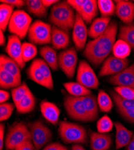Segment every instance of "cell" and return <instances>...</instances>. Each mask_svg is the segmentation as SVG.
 I'll list each match as a JSON object with an SVG mask.
<instances>
[{"mask_svg":"<svg viewBox=\"0 0 134 150\" xmlns=\"http://www.w3.org/2000/svg\"><path fill=\"white\" fill-rule=\"evenodd\" d=\"M15 106L17 111L20 114H28L34 110L35 98L30 90Z\"/></svg>","mask_w":134,"mask_h":150,"instance_id":"27","label":"cell"},{"mask_svg":"<svg viewBox=\"0 0 134 150\" xmlns=\"http://www.w3.org/2000/svg\"><path fill=\"white\" fill-rule=\"evenodd\" d=\"M126 150H134V133L130 142H129V145L127 146Z\"/></svg>","mask_w":134,"mask_h":150,"instance_id":"51","label":"cell"},{"mask_svg":"<svg viewBox=\"0 0 134 150\" xmlns=\"http://www.w3.org/2000/svg\"><path fill=\"white\" fill-rule=\"evenodd\" d=\"M97 6L102 17L110 18L116 13V5L111 0H99Z\"/></svg>","mask_w":134,"mask_h":150,"instance_id":"34","label":"cell"},{"mask_svg":"<svg viewBox=\"0 0 134 150\" xmlns=\"http://www.w3.org/2000/svg\"><path fill=\"white\" fill-rule=\"evenodd\" d=\"M66 91L72 96L82 97L90 95L91 91L78 82H66L63 83Z\"/></svg>","mask_w":134,"mask_h":150,"instance_id":"30","label":"cell"},{"mask_svg":"<svg viewBox=\"0 0 134 150\" xmlns=\"http://www.w3.org/2000/svg\"><path fill=\"white\" fill-rule=\"evenodd\" d=\"M6 37L4 34V32L1 30L0 31V45L1 46H4L6 44Z\"/></svg>","mask_w":134,"mask_h":150,"instance_id":"50","label":"cell"},{"mask_svg":"<svg viewBox=\"0 0 134 150\" xmlns=\"http://www.w3.org/2000/svg\"><path fill=\"white\" fill-rule=\"evenodd\" d=\"M40 107L43 117L48 121L56 126L60 115V110L58 106L52 102L44 100L40 103Z\"/></svg>","mask_w":134,"mask_h":150,"instance_id":"18","label":"cell"},{"mask_svg":"<svg viewBox=\"0 0 134 150\" xmlns=\"http://www.w3.org/2000/svg\"><path fill=\"white\" fill-rule=\"evenodd\" d=\"M115 2L116 13L119 19L125 24L132 23L134 19V3L123 0H118Z\"/></svg>","mask_w":134,"mask_h":150,"instance_id":"15","label":"cell"},{"mask_svg":"<svg viewBox=\"0 0 134 150\" xmlns=\"http://www.w3.org/2000/svg\"><path fill=\"white\" fill-rule=\"evenodd\" d=\"M108 82L116 86H125L134 89V63L120 73L108 79Z\"/></svg>","mask_w":134,"mask_h":150,"instance_id":"14","label":"cell"},{"mask_svg":"<svg viewBox=\"0 0 134 150\" xmlns=\"http://www.w3.org/2000/svg\"><path fill=\"white\" fill-rule=\"evenodd\" d=\"M131 47L125 41L118 39L113 48V55L120 59H126L131 52Z\"/></svg>","mask_w":134,"mask_h":150,"instance_id":"32","label":"cell"},{"mask_svg":"<svg viewBox=\"0 0 134 150\" xmlns=\"http://www.w3.org/2000/svg\"><path fill=\"white\" fill-rule=\"evenodd\" d=\"M51 43L52 47L57 50L65 49L70 43L69 32L53 26L52 28Z\"/></svg>","mask_w":134,"mask_h":150,"instance_id":"19","label":"cell"},{"mask_svg":"<svg viewBox=\"0 0 134 150\" xmlns=\"http://www.w3.org/2000/svg\"><path fill=\"white\" fill-rule=\"evenodd\" d=\"M40 54L52 70H58V55L55 49L49 46H43L40 49Z\"/></svg>","mask_w":134,"mask_h":150,"instance_id":"25","label":"cell"},{"mask_svg":"<svg viewBox=\"0 0 134 150\" xmlns=\"http://www.w3.org/2000/svg\"><path fill=\"white\" fill-rule=\"evenodd\" d=\"M88 35V30L85 22L81 16L77 13L75 22L73 28L72 40L78 51L84 50Z\"/></svg>","mask_w":134,"mask_h":150,"instance_id":"12","label":"cell"},{"mask_svg":"<svg viewBox=\"0 0 134 150\" xmlns=\"http://www.w3.org/2000/svg\"><path fill=\"white\" fill-rule=\"evenodd\" d=\"M34 61H35L36 63H37V64L40 69L41 71H42L43 76H45L48 83L49 87H50V90H52L54 89V82L50 67L49 66V65L42 59L37 58L34 59Z\"/></svg>","mask_w":134,"mask_h":150,"instance_id":"36","label":"cell"},{"mask_svg":"<svg viewBox=\"0 0 134 150\" xmlns=\"http://www.w3.org/2000/svg\"><path fill=\"white\" fill-rule=\"evenodd\" d=\"M86 1V0H67V1L68 4L76 10L77 13L79 11Z\"/></svg>","mask_w":134,"mask_h":150,"instance_id":"43","label":"cell"},{"mask_svg":"<svg viewBox=\"0 0 134 150\" xmlns=\"http://www.w3.org/2000/svg\"><path fill=\"white\" fill-rule=\"evenodd\" d=\"M111 97L117 109H130L134 108V100L121 97L116 91H111Z\"/></svg>","mask_w":134,"mask_h":150,"instance_id":"35","label":"cell"},{"mask_svg":"<svg viewBox=\"0 0 134 150\" xmlns=\"http://www.w3.org/2000/svg\"><path fill=\"white\" fill-rule=\"evenodd\" d=\"M28 127L35 150H40L51 141L52 138V132L41 121L36 120L30 122Z\"/></svg>","mask_w":134,"mask_h":150,"instance_id":"7","label":"cell"},{"mask_svg":"<svg viewBox=\"0 0 134 150\" xmlns=\"http://www.w3.org/2000/svg\"><path fill=\"white\" fill-rule=\"evenodd\" d=\"M116 91L119 96L128 100H134V89L125 86H116Z\"/></svg>","mask_w":134,"mask_h":150,"instance_id":"41","label":"cell"},{"mask_svg":"<svg viewBox=\"0 0 134 150\" xmlns=\"http://www.w3.org/2000/svg\"><path fill=\"white\" fill-rule=\"evenodd\" d=\"M0 69H2L21 80V67L17 62L10 57L1 54L0 56Z\"/></svg>","mask_w":134,"mask_h":150,"instance_id":"26","label":"cell"},{"mask_svg":"<svg viewBox=\"0 0 134 150\" xmlns=\"http://www.w3.org/2000/svg\"><path fill=\"white\" fill-rule=\"evenodd\" d=\"M22 84L21 79L10 73L0 69V86L3 89L15 88Z\"/></svg>","mask_w":134,"mask_h":150,"instance_id":"24","label":"cell"},{"mask_svg":"<svg viewBox=\"0 0 134 150\" xmlns=\"http://www.w3.org/2000/svg\"><path fill=\"white\" fill-rule=\"evenodd\" d=\"M75 19L74 9L67 1H59L52 6L49 16V20L54 26L67 32L74 28Z\"/></svg>","mask_w":134,"mask_h":150,"instance_id":"2","label":"cell"},{"mask_svg":"<svg viewBox=\"0 0 134 150\" xmlns=\"http://www.w3.org/2000/svg\"><path fill=\"white\" fill-rule=\"evenodd\" d=\"M70 150H86V149L79 144H74L72 145Z\"/></svg>","mask_w":134,"mask_h":150,"instance_id":"52","label":"cell"},{"mask_svg":"<svg viewBox=\"0 0 134 150\" xmlns=\"http://www.w3.org/2000/svg\"><path fill=\"white\" fill-rule=\"evenodd\" d=\"M64 106L67 115L72 120L83 122H92L78 97L66 96Z\"/></svg>","mask_w":134,"mask_h":150,"instance_id":"8","label":"cell"},{"mask_svg":"<svg viewBox=\"0 0 134 150\" xmlns=\"http://www.w3.org/2000/svg\"><path fill=\"white\" fill-rule=\"evenodd\" d=\"M98 9L97 1L86 0V3L77 13L81 16L85 22L89 24L98 14Z\"/></svg>","mask_w":134,"mask_h":150,"instance_id":"21","label":"cell"},{"mask_svg":"<svg viewBox=\"0 0 134 150\" xmlns=\"http://www.w3.org/2000/svg\"><path fill=\"white\" fill-rule=\"evenodd\" d=\"M111 22L110 18H97L94 19L88 30V34L90 38L97 39L102 35L108 28Z\"/></svg>","mask_w":134,"mask_h":150,"instance_id":"20","label":"cell"},{"mask_svg":"<svg viewBox=\"0 0 134 150\" xmlns=\"http://www.w3.org/2000/svg\"><path fill=\"white\" fill-rule=\"evenodd\" d=\"M26 73L28 79L50 90V87H49L48 83L43 76L42 71L34 60L32 62L30 66L27 69Z\"/></svg>","mask_w":134,"mask_h":150,"instance_id":"23","label":"cell"},{"mask_svg":"<svg viewBox=\"0 0 134 150\" xmlns=\"http://www.w3.org/2000/svg\"><path fill=\"white\" fill-rule=\"evenodd\" d=\"M21 39L16 35L12 34L8 37V41L6 47V52L9 57L14 59L22 69L26 66L22 53V44Z\"/></svg>","mask_w":134,"mask_h":150,"instance_id":"13","label":"cell"},{"mask_svg":"<svg viewBox=\"0 0 134 150\" xmlns=\"http://www.w3.org/2000/svg\"><path fill=\"white\" fill-rule=\"evenodd\" d=\"M91 121L96 120L99 115V106L96 97L92 94L79 97Z\"/></svg>","mask_w":134,"mask_h":150,"instance_id":"22","label":"cell"},{"mask_svg":"<svg viewBox=\"0 0 134 150\" xmlns=\"http://www.w3.org/2000/svg\"><path fill=\"white\" fill-rule=\"evenodd\" d=\"M129 64V61L127 58L120 59L114 55L109 56L103 62L99 72V76H114L127 68Z\"/></svg>","mask_w":134,"mask_h":150,"instance_id":"11","label":"cell"},{"mask_svg":"<svg viewBox=\"0 0 134 150\" xmlns=\"http://www.w3.org/2000/svg\"><path fill=\"white\" fill-rule=\"evenodd\" d=\"M58 1H57V0H42V3L45 7L48 8L51 6H53Z\"/></svg>","mask_w":134,"mask_h":150,"instance_id":"49","label":"cell"},{"mask_svg":"<svg viewBox=\"0 0 134 150\" xmlns=\"http://www.w3.org/2000/svg\"><path fill=\"white\" fill-rule=\"evenodd\" d=\"M52 27L50 24L40 20H36L30 27L28 37L34 45H47L51 43Z\"/></svg>","mask_w":134,"mask_h":150,"instance_id":"6","label":"cell"},{"mask_svg":"<svg viewBox=\"0 0 134 150\" xmlns=\"http://www.w3.org/2000/svg\"><path fill=\"white\" fill-rule=\"evenodd\" d=\"M5 132V124L1 123L0 124V150H3L4 147V137Z\"/></svg>","mask_w":134,"mask_h":150,"instance_id":"47","label":"cell"},{"mask_svg":"<svg viewBox=\"0 0 134 150\" xmlns=\"http://www.w3.org/2000/svg\"><path fill=\"white\" fill-rule=\"evenodd\" d=\"M26 6L30 13L39 18H45L48 14V9L40 0H27Z\"/></svg>","mask_w":134,"mask_h":150,"instance_id":"28","label":"cell"},{"mask_svg":"<svg viewBox=\"0 0 134 150\" xmlns=\"http://www.w3.org/2000/svg\"><path fill=\"white\" fill-rule=\"evenodd\" d=\"M42 150H69V148L60 143L54 142L47 145Z\"/></svg>","mask_w":134,"mask_h":150,"instance_id":"44","label":"cell"},{"mask_svg":"<svg viewBox=\"0 0 134 150\" xmlns=\"http://www.w3.org/2000/svg\"><path fill=\"white\" fill-rule=\"evenodd\" d=\"M16 107L11 103H4L0 105V121L1 122L7 120L11 116Z\"/></svg>","mask_w":134,"mask_h":150,"instance_id":"40","label":"cell"},{"mask_svg":"<svg viewBox=\"0 0 134 150\" xmlns=\"http://www.w3.org/2000/svg\"><path fill=\"white\" fill-rule=\"evenodd\" d=\"M58 67L66 76L72 79L74 77L78 63V54L74 47H69L59 53L58 55Z\"/></svg>","mask_w":134,"mask_h":150,"instance_id":"9","label":"cell"},{"mask_svg":"<svg viewBox=\"0 0 134 150\" xmlns=\"http://www.w3.org/2000/svg\"><path fill=\"white\" fill-rule=\"evenodd\" d=\"M29 90V87L26 82L22 83L19 86L11 90V96L15 105L27 94Z\"/></svg>","mask_w":134,"mask_h":150,"instance_id":"39","label":"cell"},{"mask_svg":"<svg viewBox=\"0 0 134 150\" xmlns=\"http://www.w3.org/2000/svg\"><path fill=\"white\" fill-rule=\"evenodd\" d=\"M116 130V148L119 149L128 146L130 142L133 133L126 128L119 121H116L114 124Z\"/></svg>","mask_w":134,"mask_h":150,"instance_id":"17","label":"cell"},{"mask_svg":"<svg viewBox=\"0 0 134 150\" xmlns=\"http://www.w3.org/2000/svg\"><path fill=\"white\" fill-rule=\"evenodd\" d=\"M15 150H35L31 140H28L23 142L18 146Z\"/></svg>","mask_w":134,"mask_h":150,"instance_id":"46","label":"cell"},{"mask_svg":"<svg viewBox=\"0 0 134 150\" xmlns=\"http://www.w3.org/2000/svg\"><path fill=\"white\" fill-rule=\"evenodd\" d=\"M0 2L18 8H21L26 5V1H22V0H1Z\"/></svg>","mask_w":134,"mask_h":150,"instance_id":"45","label":"cell"},{"mask_svg":"<svg viewBox=\"0 0 134 150\" xmlns=\"http://www.w3.org/2000/svg\"><path fill=\"white\" fill-rule=\"evenodd\" d=\"M22 58L25 62L33 59L38 54V49L36 46L31 43L24 42L22 44Z\"/></svg>","mask_w":134,"mask_h":150,"instance_id":"37","label":"cell"},{"mask_svg":"<svg viewBox=\"0 0 134 150\" xmlns=\"http://www.w3.org/2000/svg\"><path fill=\"white\" fill-rule=\"evenodd\" d=\"M28 140H31V133L25 122H17L9 126L4 142L7 150H15L16 148Z\"/></svg>","mask_w":134,"mask_h":150,"instance_id":"4","label":"cell"},{"mask_svg":"<svg viewBox=\"0 0 134 150\" xmlns=\"http://www.w3.org/2000/svg\"><path fill=\"white\" fill-rule=\"evenodd\" d=\"M32 21V18L25 11L15 10L9 23V31L23 39L28 33Z\"/></svg>","mask_w":134,"mask_h":150,"instance_id":"5","label":"cell"},{"mask_svg":"<svg viewBox=\"0 0 134 150\" xmlns=\"http://www.w3.org/2000/svg\"><path fill=\"white\" fill-rule=\"evenodd\" d=\"M90 139L91 150H109L113 143L109 134L92 130L90 131Z\"/></svg>","mask_w":134,"mask_h":150,"instance_id":"16","label":"cell"},{"mask_svg":"<svg viewBox=\"0 0 134 150\" xmlns=\"http://www.w3.org/2000/svg\"><path fill=\"white\" fill-rule=\"evenodd\" d=\"M114 127V123L108 115L101 117L97 122V130L100 133H106L111 132Z\"/></svg>","mask_w":134,"mask_h":150,"instance_id":"38","label":"cell"},{"mask_svg":"<svg viewBox=\"0 0 134 150\" xmlns=\"http://www.w3.org/2000/svg\"><path fill=\"white\" fill-rule=\"evenodd\" d=\"M76 79L77 82L88 89L96 90L99 86V81L95 72L85 60L79 61Z\"/></svg>","mask_w":134,"mask_h":150,"instance_id":"10","label":"cell"},{"mask_svg":"<svg viewBox=\"0 0 134 150\" xmlns=\"http://www.w3.org/2000/svg\"><path fill=\"white\" fill-rule=\"evenodd\" d=\"M97 100L99 108L101 112L107 113L112 110L114 106L113 100L104 90H101L99 91Z\"/></svg>","mask_w":134,"mask_h":150,"instance_id":"33","label":"cell"},{"mask_svg":"<svg viewBox=\"0 0 134 150\" xmlns=\"http://www.w3.org/2000/svg\"><path fill=\"white\" fill-rule=\"evenodd\" d=\"M117 31V22L113 21L102 35L86 45L83 55L94 67L100 66L113 51Z\"/></svg>","mask_w":134,"mask_h":150,"instance_id":"1","label":"cell"},{"mask_svg":"<svg viewBox=\"0 0 134 150\" xmlns=\"http://www.w3.org/2000/svg\"><path fill=\"white\" fill-rule=\"evenodd\" d=\"M118 39L126 42L131 48L134 49V23L125 24L120 28Z\"/></svg>","mask_w":134,"mask_h":150,"instance_id":"29","label":"cell"},{"mask_svg":"<svg viewBox=\"0 0 134 150\" xmlns=\"http://www.w3.org/2000/svg\"><path fill=\"white\" fill-rule=\"evenodd\" d=\"M120 115L127 121L134 124V108L130 109H117Z\"/></svg>","mask_w":134,"mask_h":150,"instance_id":"42","label":"cell"},{"mask_svg":"<svg viewBox=\"0 0 134 150\" xmlns=\"http://www.w3.org/2000/svg\"><path fill=\"white\" fill-rule=\"evenodd\" d=\"M58 133L65 144H86L88 134L86 129L81 125L67 121H61L58 124Z\"/></svg>","mask_w":134,"mask_h":150,"instance_id":"3","label":"cell"},{"mask_svg":"<svg viewBox=\"0 0 134 150\" xmlns=\"http://www.w3.org/2000/svg\"><path fill=\"white\" fill-rule=\"evenodd\" d=\"M10 97V95L8 91L1 90V91H0V103H6V102H7L8 100H9Z\"/></svg>","mask_w":134,"mask_h":150,"instance_id":"48","label":"cell"},{"mask_svg":"<svg viewBox=\"0 0 134 150\" xmlns=\"http://www.w3.org/2000/svg\"><path fill=\"white\" fill-rule=\"evenodd\" d=\"M14 7L1 3L0 5V28L3 32H4L7 27L11 17L13 13Z\"/></svg>","mask_w":134,"mask_h":150,"instance_id":"31","label":"cell"}]
</instances>
